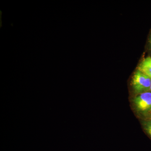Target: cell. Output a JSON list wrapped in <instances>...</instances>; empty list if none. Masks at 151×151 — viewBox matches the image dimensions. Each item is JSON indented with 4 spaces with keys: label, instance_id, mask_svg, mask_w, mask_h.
I'll use <instances>...</instances> for the list:
<instances>
[{
    "label": "cell",
    "instance_id": "cell-2",
    "mask_svg": "<svg viewBox=\"0 0 151 151\" xmlns=\"http://www.w3.org/2000/svg\"><path fill=\"white\" fill-rule=\"evenodd\" d=\"M137 109L140 112L151 111V92H147L141 93L134 100Z\"/></svg>",
    "mask_w": 151,
    "mask_h": 151
},
{
    "label": "cell",
    "instance_id": "cell-4",
    "mask_svg": "<svg viewBox=\"0 0 151 151\" xmlns=\"http://www.w3.org/2000/svg\"><path fill=\"white\" fill-rule=\"evenodd\" d=\"M144 128L147 133L151 137V121L145 122L144 124Z\"/></svg>",
    "mask_w": 151,
    "mask_h": 151
},
{
    "label": "cell",
    "instance_id": "cell-7",
    "mask_svg": "<svg viewBox=\"0 0 151 151\" xmlns=\"http://www.w3.org/2000/svg\"><path fill=\"white\" fill-rule=\"evenodd\" d=\"M150 118L151 119V113L150 115Z\"/></svg>",
    "mask_w": 151,
    "mask_h": 151
},
{
    "label": "cell",
    "instance_id": "cell-3",
    "mask_svg": "<svg viewBox=\"0 0 151 151\" xmlns=\"http://www.w3.org/2000/svg\"><path fill=\"white\" fill-rule=\"evenodd\" d=\"M138 70L151 78V57L143 60L138 66Z\"/></svg>",
    "mask_w": 151,
    "mask_h": 151
},
{
    "label": "cell",
    "instance_id": "cell-6",
    "mask_svg": "<svg viewBox=\"0 0 151 151\" xmlns=\"http://www.w3.org/2000/svg\"><path fill=\"white\" fill-rule=\"evenodd\" d=\"M150 91H151V85L150 86Z\"/></svg>",
    "mask_w": 151,
    "mask_h": 151
},
{
    "label": "cell",
    "instance_id": "cell-5",
    "mask_svg": "<svg viewBox=\"0 0 151 151\" xmlns=\"http://www.w3.org/2000/svg\"><path fill=\"white\" fill-rule=\"evenodd\" d=\"M150 45H151V37L150 38Z\"/></svg>",
    "mask_w": 151,
    "mask_h": 151
},
{
    "label": "cell",
    "instance_id": "cell-1",
    "mask_svg": "<svg viewBox=\"0 0 151 151\" xmlns=\"http://www.w3.org/2000/svg\"><path fill=\"white\" fill-rule=\"evenodd\" d=\"M133 88L137 93H144L150 90L151 78L139 70L135 72L132 79Z\"/></svg>",
    "mask_w": 151,
    "mask_h": 151
}]
</instances>
